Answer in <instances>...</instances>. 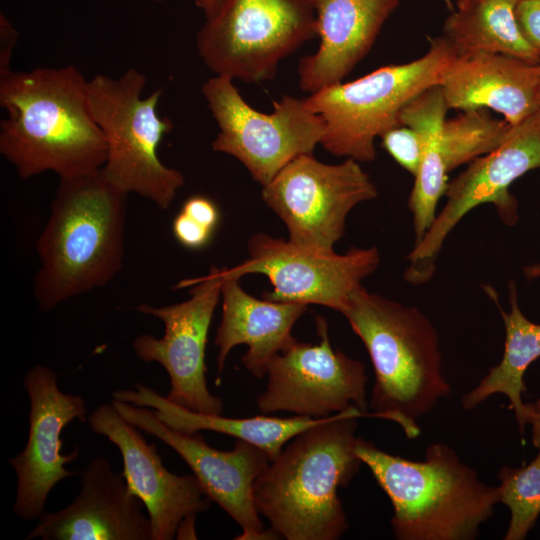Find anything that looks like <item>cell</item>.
<instances>
[{"instance_id": "1", "label": "cell", "mask_w": 540, "mask_h": 540, "mask_svg": "<svg viewBox=\"0 0 540 540\" xmlns=\"http://www.w3.org/2000/svg\"><path fill=\"white\" fill-rule=\"evenodd\" d=\"M88 80L72 66L10 71L0 77V153L22 179L51 171L89 174L106 160L104 135L92 116Z\"/></svg>"}, {"instance_id": "2", "label": "cell", "mask_w": 540, "mask_h": 540, "mask_svg": "<svg viewBox=\"0 0 540 540\" xmlns=\"http://www.w3.org/2000/svg\"><path fill=\"white\" fill-rule=\"evenodd\" d=\"M358 408L326 417L284 446L256 479L255 506L287 540H337L348 529L338 496L358 472Z\"/></svg>"}, {"instance_id": "3", "label": "cell", "mask_w": 540, "mask_h": 540, "mask_svg": "<svg viewBox=\"0 0 540 540\" xmlns=\"http://www.w3.org/2000/svg\"><path fill=\"white\" fill-rule=\"evenodd\" d=\"M128 194L102 168L60 178L36 248L40 268L33 294L39 309L108 284L121 270Z\"/></svg>"}, {"instance_id": "4", "label": "cell", "mask_w": 540, "mask_h": 540, "mask_svg": "<svg viewBox=\"0 0 540 540\" xmlns=\"http://www.w3.org/2000/svg\"><path fill=\"white\" fill-rule=\"evenodd\" d=\"M341 314L371 359L375 376L371 415L397 423L410 439L417 437V421L451 393L435 326L417 307L370 293L363 286Z\"/></svg>"}, {"instance_id": "5", "label": "cell", "mask_w": 540, "mask_h": 540, "mask_svg": "<svg viewBox=\"0 0 540 540\" xmlns=\"http://www.w3.org/2000/svg\"><path fill=\"white\" fill-rule=\"evenodd\" d=\"M355 453L392 504L398 540H473L500 503L498 486L447 444H431L423 461H412L358 438Z\"/></svg>"}, {"instance_id": "6", "label": "cell", "mask_w": 540, "mask_h": 540, "mask_svg": "<svg viewBox=\"0 0 540 540\" xmlns=\"http://www.w3.org/2000/svg\"><path fill=\"white\" fill-rule=\"evenodd\" d=\"M146 83V76L135 68L117 78L97 74L88 80V101L106 142L105 177L123 192L136 193L165 210L185 179L159 158V145L174 124L158 113L162 89L142 97Z\"/></svg>"}, {"instance_id": "7", "label": "cell", "mask_w": 540, "mask_h": 540, "mask_svg": "<svg viewBox=\"0 0 540 540\" xmlns=\"http://www.w3.org/2000/svg\"><path fill=\"white\" fill-rule=\"evenodd\" d=\"M456 57L438 36L422 57L405 64L380 67L356 80L327 86L304 98L323 120L320 145L336 156L370 162L375 139L400 124L402 109L425 90L439 85Z\"/></svg>"}, {"instance_id": "8", "label": "cell", "mask_w": 540, "mask_h": 540, "mask_svg": "<svg viewBox=\"0 0 540 540\" xmlns=\"http://www.w3.org/2000/svg\"><path fill=\"white\" fill-rule=\"evenodd\" d=\"M315 36L313 0H222L198 31L196 47L215 75L260 83Z\"/></svg>"}, {"instance_id": "9", "label": "cell", "mask_w": 540, "mask_h": 540, "mask_svg": "<svg viewBox=\"0 0 540 540\" xmlns=\"http://www.w3.org/2000/svg\"><path fill=\"white\" fill-rule=\"evenodd\" d=\"M202 95L219 128L212 150L239 160L261 186L294 158L312 153L324 135L322 118L304 98L283 95L272 113L259 112L223 75L209 78Z\"/></svg>"}, {"instance_id": "10", "label": "cell", "mask_w": 540, "mask_h": 540, "mask_svg": "<svg viewBox=\"0 0 540 540\" xmlns=\"http://www.w3.org/2000/svg\"><path fill=\"white\" fill-rule=\"evenodd\" d=\"M359 163L346 158L327 164L312 153L302 154L262 186V199L287 227L288 240L305 249L334 252L349 212L378 196Z\"/></svg>"}, {"instance_id": "11", "label": "cell", "mask_w": 540, "mask_h": 540, "mask_svg": "<svg viewBox=\"0 0 540 540\" xmlns=\"http://www.w3.org/2000/svg\"><path fill=\"white\" fill-rule=\"evenodd\" d=\"M540 168V110L511 127L504 142L494 151L471 161L448 183L447 202L423 239L407 256L405 279L419 285L431 279L443 244L471 210L492 204L501 220L514 225L518 220L517 200L510 193L513 182Z\"/></svg>"}, {"instance_id": "12", "label": "cell", "mask_w": 540, "mask_h": 540, "mask_svg": "<svg viewBox=\"0 0 540 540\" xmlns=\"http://www.w3.org/2000/svg\"><path fill=\"white\" fill-rule=\"evenodd\" d=\"M320 341H296L267 367V386L257 398L262 414L291 412L314 419L356 407L367 412L365 365L330 344L325 318L315 317Z\"/></svg>"}, {"instance_id": "13", "label": "cell", "mask_w": 540, "mask_h": 540, "mask_svg": "<svg viewBox=\"0 0 540 540\" xmlns=\"http://www.w3.org/2000/svg\"><path fill=\"white\" fill-rule=\"evenodd\" d=\"M223 280V269L212 267L206 277L184 281V286H194L188 300L163 307L140 304L139 312L163 322L164 335L141 334L132 344L141 361L157 362L166 370L170 401L206 414H222L224 408L222 399L208 389L205 364L208 332Z\"/></svg>"}, {"instance_id": "14", "label": "cell", "mask_w": 540, "mask_h": 540, "mask_svg": "<svg viewBox=\"0 0 540 540\" xmlns=\"http://www.w3.org/2000/svg\"><path fill=\"white\" fill-rule=\"evenodd\" d=\"M248 253L245 261L226 270L238 278L255 273L267 276L273 290L264 299L318 304L340 313L380 262L376 247L325 253L264 233L250 238Z\"/></svg>"}, {"instance_id": "15", "label": "cell", "mask_w": 540, "mask_h": 540, "mask_svg": "<svg viewBox=\"0 0 540 540\" xmlns=\"http://www.w3.org/2000/svg\"><path fill=\"white\" fill-rule=\"evenodd\" d=\"M112 404L125 419L158 438L185 461L206 496L242 529L235 539L280 538L271 528H264L254 503V483L270 463L262 449L236 439L232 450H219L209 446L199 432L186 434L168 427L150 408L114 399Z\"/></svg>"}, {"instance_id": "16", "label": "cell", "mask_w": 540, "mask_h": 540, "mask_svg": "<svg viewBox=\"0 0 540 540\" xmlns=\"http://www.w3.org/2000/svg\"><path fill=\"white\" fill-rule=\"evenodd\" d=\"M23 385L30 401L28 439L9 464L17 477L13 512L33 521L45 513L46 499L56 484L79 475L65 468L78 458L79 448L62 454L61 434L75 419L88 422V409L84 398L60 390L57 374L47 366H33Z\"/></svg>"}, {"instance_id": "17", "label": "cell", "mask_w": 540, "mask_h": 540, "mask_svg": "<svg viewBox=\"0 0 540 540\" xmlns=\"http://www.w3.org/2000/svg\"><path fill=\"white\" fill-rule=\"evenodd\" d=\"M90 429L105 436L119 450L129 490L147 510L152 540L176 538L181 523L205 512L211 500L192 474L167 470L153 443L125 419L113 404H101L88 416Z\"/></svg>"}, {"instance_id": "18", "label": "cell", "mask_w": 540, "mask_h": 540, "mask_svg": "<svg viewBox=\"0 0 540 540\" xmlns=\"http://www.w3.org/2000/svg\"><path fill=\"white\" fill-rule=\"evenodd\" d=\"M79 475L80 491L74 500L56 512H45L26 540H152L143 503L106 457H95Z\"/></svg>"}, {"instance_id": "19", "label": "cell", "mask_w": 540, "mask_h": 540, "mask_svg": "<svg viewBox=\"0 0 540 540\" xmlns=\"http://www.w3.org/2000/svg\"><path fill=\"white\" fill-rule=\"evenodd\" d=\"M320 45L300 59L299 85L312 94L337 84L369 52L399 0H313Z\"/></svg>"}, {"instance_id": "20", "label": "cell", "mask_w": 540, "mask_h": 540, "mask_svg": "<svg viewBox=\"0 0 540 540\" xmlns=\"http://www.w3.org/2000/svg\"><path fill=\"white\" fill-rule=\"evenodd\" d=\"M439 85L449 109H492L512 126L540 110V63L504 54L455 57Z\"/></svg>"}, {"instance_id": "21", "label": "cell", "mask_w": 540, "mask_h": 540, "mask_svg": "<svg viewBox=\"0 0 540 540\" xmlns=\"http://www.w3.org/2000/svg\"><path fill=\"white\" fill-rule=\"evenodd\" d=\"M222 269V318L214 340L218 373L223 371L230 351L245 344L248 351L241 362L253 377L263 378L272 358L297 341L292 329L308 305L259 300L243 290L240 278Z\"/></svg>"}, {"instance_id": "22", "label": "cell", "mask_w": 540, "mask_h": 540, "mask_svg": "<svg viewBox=\"0 0 540 540\" xmlns=\"http://www.w3.org/2000/svg\"><path fill=\"white\" fill-rule=\"evenodd\" d=\"M112 398L150 408L160 421L182 433L211 431L249 442L262 449L270 461L278 457L287 442L326 418L314 419L298 415L288 418L264 415L231 418L222 414L200 413L170 401L141 383L135 384V390L114 391Z\"/></svg>"}, {"instance_id": "23", "label": "cell", "mask_w": 540, "mask_h": 540, "mask_svg": "<svg viewBox=\"0 0 540 540\" xmlns=\"http://www.w3.org/2000/svg\"><path fill=\"white\" fill-rule=\"evenodd\" d=\"M508 312L499 305L494 290L486 287V292L498 306L505 328V342L500 362L491 367L480 382L461 399L464 409L473 410L494 394L508 398L509 408L514 411L521 435L530 423L531 404H525L522 394L526 392L523 381L528 367L540 358V324L529 320L518 304L517 288L514 281L509 283ZM540 407V398L535 403Z\"/></svg>"}, {"instance_id": "24", "label": "cell", "mask_w": 540, "mask_h": 540, "mask_svg": "<svg viewBox=\"0 0 540 540\" xmlns=\"http://www.w3.org/2000/svg\"><path fill=\"white\" fill-rule=\"evenodd\" d=\"M448 110L442 88L436 85L411 100L399 115L400 124L415 129L422 141V157L408 199L413 217L414 245L423 239L434 223L438 202L448 187L449 172L441 146Z\"/></svg>"}, {"instance_id": "25", "label": "cell", "mask_w": 540, "mask_h": 540, "mask_svg": "<svg viewBox=\"0 0 540 540\" xmlns=\"http://www.w3.org/2000/svg\"><path fill=\"white\" fill-rule=\"evenodd\" d=\"M512 0H457L442 36L456 57L496 53L540 63V52L523 36Z\"/></svg>"}, {"instance_id": "26", "label": "cell", "mask_w": 540, "mask_h": 540, "mask_svg": "<svg viewBox=\"0 0 540 540\" xmlns=\"http://www.w3.org/2000/svg\"><path fill=\"white\" fill-rule=\"evenodd\" d=\"M512 125L490 116L487 109L464 110L445 120L441 134L443 159L448 172L497 149Z\"/></svg>"}, {"instance_id": "27", "label": "cell", "mask_w": 540, "mask_h": 540, "mask_svg": "<svg viewBox=\"0 0 540 540\" xmlns=\"http://www.w3.org/2000/svg\"><path fill=\"white\" fill-rule=\"evenodd\" d=\"M499 502L510 511L504 540H523L540 515V449L527 465H504L498 472Z\"/></svg>"}, {"instance_id": "28", "label": "cell", "mask_w": 540, "mask_h": 540, "mask_svg": "<svg viewBox=\"0 0 540 540\" xmlns=\"http://www.w3.org/2000/svg\"><path fill=\"white\" fill-rule=\"evenodd\" d=\"M381 146L403 169L416 175L422 157V141L419 133L405 125L386 131Z\"/></svg>"}, {"instance_id": "29", "label": "cell", "mask_w": 540, "mask_h": 540, "mask_svg": "<svg viewBox=\"0 0 540 540\" xmlns=\"http://www.w3.org/2000/svg\"><path fill=\"white\" fill-rule=\"evenodd\" d=\"M172 232L179 244L191 250L206 247L214 233L181 210L173 220Z\"/></svg>"}, {"instance_id": "30", "label": "cell", "mask_w": 540, "mask_h": 540, "mask_svg": "<svg viewBox=\"0 0 540 540\" xmlns=\"http://www.w3.org/2000/svg\"><path fill=\"white\" fill-rule=\"evenodd\" d=\"M515 16L524 38L540 52V0H520Z\"/></svg>"}, {"instance_id": "31", "label": "cell", "mask_w": 540, "mask_h": 540, "mask_svg": "<svg viewBox=\"0 0 540 540\" xmlns=\"http://www.w3.org/2000/svg\"><path fill=\"white\" fill-rule=\"evenodd\" d=\"M181 211L213 232H215L220 221L217 205L212 199L204 195H193L187 198L182 205Z\"/></svg>"}, {"instance_id": "32", "label": "cell", "mask_w": 540, "mask_h": 540, "mask_svg": "<svg viewBox=\"0 0 540 540\" xmlns=\"http://www.w3.org/2000/svg\"><path fill=\"white\" fill-rule=\"evenodd\" d=\"M18 32L8 18L0 14V77L5 76L11 70L13 50L17 44Z\"/></svg>"}, {"instance_id": "33", "label": "cell", "mask_w": 540, "mask_h": 540, "mask_svg": "<svg viewBox=\"0 0 540 540\" xmlns=\"http://www.w3.org/2000/svg\"><path fill=\"white\" fill-rule=\"evenodd\" d=\"M532 413L530 418V423L532 426V443L533 445L540 449V407L535 403L531 404Z\"/></svg>"}, {"instance_id": "34", "label": "cell", "mask_w": 540, "mask_h": 540, "mask_svg": "<svg viewBox=\"0 0 540 540\" xmlns=\"http://www.w3.org/2000/svg\"><path fill=\"white\" fill-rule=\"evenodd\" d=\"M221 1L222 0H195V4L203 11L205 18L208 19L215 14Z\"/></svg>"}, {"instance_id": "35", "label": "cell", "mask_w": 540, "mask_h": 540, "mask_svg": "<svg viewBox=\"0 0 540 540\" xmlns=\"http://www.w3.org/2000/svg\"><path fill=\"white\" fill-rule=\"evenodd\" d=\"M525 277L529 280L540 277V263L532 264L524 268Z\"/></svg>"}, {"instance_id": "36", "label": "cell", "mask_w": 540, "mask_h": 540, "mask_svg": "<svg viewBox=\"0 0 540 540\" xmlns=\"http://www.w3.org/2000/svg\"><path fill=\"white\" fill-rule=\"evenodd\" d=\"M152 1L161 3V2H164V1H166V0H152Z\"/></svg>"}, {"instance_id": "37", "label": "cell", "mask_w": 540, "mask_h": 540, "mask_svg": "<svg viewBox=\"0 0 540 540\" xmlns=\"http://www.w3.org/2000/svg\"><path fill=\"white\" fill-rule=\"evenodd\" d=\"M512 1H514V2H518V1H520V0H512Z\"/></svg>"}, {"instance_id": "38", "label": "cell", "mask_w": 540, "mask_h": 540, "mask_svg": "<svg viewBox=\"0 0 540 540\" xmlns=\"http://www.w3.org/2000/svg\"><path fill=\"white\" fill-rule=\"evenodd\" d=\"M539 99H540V91H539Z\"/></svg>"}]
</instances>
